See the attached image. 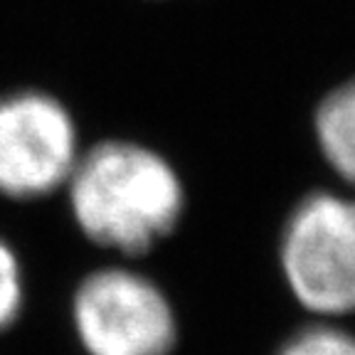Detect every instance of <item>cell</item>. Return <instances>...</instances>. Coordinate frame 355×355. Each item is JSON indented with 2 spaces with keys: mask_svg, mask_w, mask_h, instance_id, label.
I'll use <instances>...</instances> for the list:
<instances>
[{
  "mask_svg": "<svg viewBox=\"0 0 355 355\" xmlns=\"http://www.w3.org/2000/svg\"><path fill=\"white\" fill-rule=\"evenodd\" d=\"M284 277L313 313L355 311V200L316 190L288 215L282 234Z\"/></svg>",
  "mask_w": 355,
  "mask_h": 355,
  "instance_id": "obj_2",
  "label": "cell"
},
{
  "mask_svg": "<svg viewBox=\"0 0 355 355\" xmlns=\"http://www.w3.org/2000/svg\"><path fill=\"white\" fill-rule=\"evenodd\" d=\"M279 355H355V338L333 326H311L296 333Z\"/></svg>",
  "mask_w": 355,
  "mask_h": 355,
  "instance_id": "obj_6",
  "label": "cell"
},
{
  "mask_svg": "<svg viewBox=\"0 0 355 355\" xmlns=\"http://www.w3.org/2000/svg\"><path fill=\"white\" fill-rule=\"evenodd\" d=\"M313 128L326 163L355 188V77L323 96L313 116Z\"/></svg>",
  "mask_w": 355,
  "mask_h": 355,
  "instance_id": "obj_5",
  "label": "cell"
},
{
  "mask_svg": "<svg viewBox=\"0 0 355 355\" xmlns=\"http://www.w3.org/2000/svg\"><path fill=\"white\" fill-rule=\"evenodd\" d=\"M72 318L89 355H171L178 340L166 294L144 274L119 266L79 284Z\"/></svg>",
  "mask_w": 355,
  "mask_h": 355,
  "instance_id": "obj_3",
  "label": "cell"
},
{
  "mask_svg": "<svg viewBox=\"0 0 355 355\" xmlns=\"http://www.w3.org/2000/svg\"><path fill=\"white\" fill-rule=\"evenodd\" d=\"M25 301V284H22V266L12 247L0 239V331L17 321Z\"/></svg>",
  "mask_w": 355,
  "mask_h": 355,
  "instance_id": "obj_7",
  "label": "cell"
},
{
  "mask_svg": "<svg viewBox=\"0 0 355 355\" xmlns=\"http://www.w3.org/2000/svg\"><path fill=\"white\" fill-rule=\"evenodd\" d=\"M64 188L79 230L123 254L155 247L175 230L185 207L175 168L133 141H101L79 153Z\"/></svg>",
  "mask_w": 355,
  "mask_h": 355,
  "instance_id": "obj_1",
  "label": "cell"
},
{
  "mask_svg": "<svg viewBox=\"0 0 355 355\" xmlns=\"http://www.w3.org/2000/svg\"><path fill=\"white\" fill-rule=\"evenodd\" d=\"M79 153L77 123L57 96L40 89L0 94V195L47 198L67 185Z\"/></svg>",
  "mask_w": 355,
  "mask_h": 355,
  "instance_id": "obj_4",
  "label": "cell"
}]
</instances>
